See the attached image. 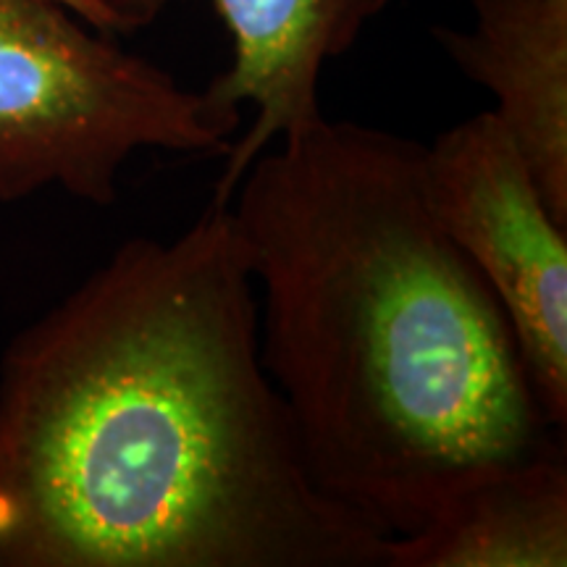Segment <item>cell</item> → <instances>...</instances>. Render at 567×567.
Here are the masks:
<instances>
[{
	"instance_id": "cell-1",
	"label": "cell",
	"mask_w": 567,
	"mask_h": 567,
	"mask_svg": "<svg viewBox=\"0 0 567 567\" xmlns=\"http://www.w3.org/2000/svg\"><path fill=\"white\" fill-rule=\"evenodd\" d=\"M231 205L132 237L0 360V567H386L260 363Z\"/></svg>"
},
{
	"instance_id": "cell-7",
	"label": "cell",
	"mask_w": 567,
	"mask_h": 567,
	"mask_svg": "<svg viewBox=\"0 0 567 567\" xmlns=\"http://www.w3.org/2000/svg\"><path fill=\"white\" fill-rule=\"evenodd\" d=\"M565 450L465 481L413 534L392 536L386 567H565Z\"/></svg>"
},
{
	"instance_id": "cell-4",
	"label": "cell",
	"mask_w": 567,
	"mask_h": 567,
	"mask_svg": "<svg viewBox=\"0 0 567 567\" xmlns=\"http://www.w3.org/2000/svg\"><path fill=\"white\" fill-rule=\"evenodd\" d=\"M436 221L507 316L544 415L567 423V226L551 216L494 111L446 130L423 158Z\"/></svg>"
},
{
	"instance_id": "cell-2",
	"label": "cell",
	"mask_w": 567,
	"mask_h": 567,
	"mask_svg": "<svg viewBox=\"0 0 567 567\" xmlns=\"http://www.w3.org/2000/svg\"><path fill=\"white\" fill-rule=\"evenodd\" d=\"M425 145L321 116L231 195L260 363L316 486L384 536L465 481L565 450L507 316L425 195Z\"/></svg>"
},
{
	"instance_id": "cell-6",
	"label": "cell",
	"mask_w": 567,
	"mask_h": 567,
	"mask_svg": "<svg viewBox=\"0 0 567 567\" xmlns=\"http://www.w3.org/2000/svg\"><path fill=\"white\" fill-rule=\"evenodd\" d=\"M431 32L467 80L496 97L494 116L567 226V0H473L471 30Z\"/></svg>"
},
{
	"instance_id": "cell-8",
	"label": "cell",
	"mask_w": 567,
	"mask_h": 567,
	"mask_svg": "<svg viewBox=\"0 0 567 567\" xmlns=\"http://www.w3.org/2000/svg\"><path fill=\"white\" fill-rule=\"evenodd\" d=\"M55 3L66 6L69 11H74L76 17L87 21V24L95 27V30L116 34V24H113V17L109 9L101 3V0H55Z\"/></svg>"
},
{
	"instance_id": "cell-5",
	"label": "cell",
	"mask_w": 567,
	"mask_h": 567,
	"mask_svg": "<svg viewBox=\"0 0 567 567\" xmlns=\"http://www.w3.org/2000/svg\"><path fill=\"white\" fill-rule=\"evenodd\" d=\"M116 34L151 27L174 0H101ZM234 42L231 66L208 87L216 101L252 103L255 118L234 137L210 203L229 205L247 166L276 137L323 116L318 82L323 66L350 53L392 0H210Z\"/></svg>"
},
{
	"instance_id": "cell-3",
	"label": "cell",
	"mask_w": 567,
	"mask_h": 567,
	"mask_svg": "<svg viewBox=\"0 0 567 567\" xmlns=\"http://www.w3.org/2000/svg\"><path fill=\"white\" fill-rule=\"evenodd\" d=\"M243 109L189 90L55 0H0V203L113 205L137 153L226 155Z\"/></svg>"
}]
</instances>
